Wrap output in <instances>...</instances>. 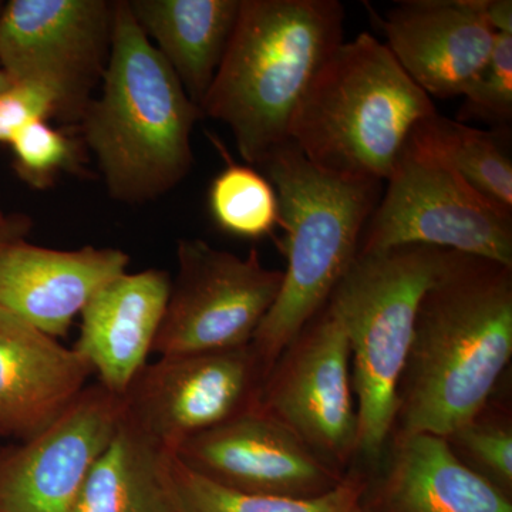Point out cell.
Masks as SVG:
<instances>
[{
	"mask_svg": "<svg viewBox=\"0 0 512 512\" xmlns=\"http://www.w3.org/2000/svg\"><path fill=\"white\" fill-rule=\"evenodd\" d=\"M511 357L512 266L448 252L417 311L393 433L447 439L493 399Z\"/></svg>",
	"mask_w": 512,
	"mask_h": 512,
	"instance_id": "1",
	"label": "cell"
},
{
	"mask_svg": "<svg viewBox=\"0 0 512 512\" xmlns=\"http://www.w3.org/2000/svg\"><path fill=\"white\" fill-rule=\"evenodd\" d=\"M201 119L127 0H117L109 63L79 123L110 198L147 204L183 183L194 164L192 130Z\"/></svg>",
	"mask_w": 512,
	"mask_h": 512,
	"instance_id": "2",
	"label": "cell"
},
{
	"mask_svg": "<svg viewBox=\"0 0 512 512\" xmlns=\"http://www.w3.org/2000/svg\"><path fill=\"white\" fill-rule=\"evenodd\" d=\"M343 23L338 0H241L201 111L231 130L251 167H262L291 141L293 116L342 45Z\"/></svg>",
	"mask_w": 512,
	"mask_h": 512,
	"instance_id": "3",
	"label": "cell"
},
{
	"mask_svg": "<svg viewBox=\"0 0 512 512\" xmlns=\"http://www.w3.org/2000/svg\"><path fill=\"white\" fill-rule=\"evenodd\" d=\"M377 37L343 40L293 116L289 140L340 180L384 183L419 121L436 114Z\"/></svg>",
	"mask_w": 512,
	"mask_h": 512,
	"instance_id": "4",
	"label": "cell"
},
{
	"mask_svg": "<svg viewBox=\"0 0 512 512\" xmlns=\"http://www.w3.org/2000/svg\"><path fill=\"white\" fill-rule=\"evenodd\" d=\"M262 168L278 197L286 256L278 298L251 342L266 377L286 346L325 308L355 261L382 184L323 173L292 141Z\"/></svg>",
	"mask_w": 512,
	"mask_h": 512,
	"instance_id": "5",
	"label": "cell"
},
{
	"mask_svg": "<svg viewBox=\"0 0 512 512\" xmlns=\"http://www.w3.org/2000/svg\"><path fill=\"white\" fill-rule=\"evenodd\" d=\"M448 249L429 245L359 251L330 295L350 346L356 397L357 456L377 464L392 439L397 389L424 293L446 262Z\"/></svg>",
	"mask_w": 512,
	"mask_h": 512,
	"instance_id": "6",
	"label": "cell"
},
{
	"mask_svg": "<svg viewBox=\"0 0 512 512\" xmlns=\"http://www.w3.org/2000/svg\"><path fill=\"white\" fill-rule=\"evenodd\" d=\"M359 251L429 245L512 266V212L407 138Z\"/></svg>",
	"mask_w": 512,
	"mask_h": 512,
	"instance_id": "7",
	"label": "cell"
},
{
	"mask_svg": "<svg viewBox=\"0 0 512 512\" xmlns=\"http://www.w3.org/2000/svg\"><path fill=\"white\" fill-rule=\"evenodd\" d=\"M114 10L111 0H10L0 12V69L43 87L55 117L79 126L109 63Z\"/></svg>",
	"mask_w": 512,
	"mask_h": 512,
	"instance_id": "8",
	"label": "cell"
},
{
	"mask_svg": "<svg viewBox=\"0 0 512 512\" xmlns=\"http://www.w3.org/2000/svg\"><path fill=\"white\" fill-rule=\"evenodd\" d=\"M177 262L153 355H194L251 345L278 298L282 271L266 268L258 249L239 256L202 239H180Z\"/></svg>",
	"mask_w": 512,
	"mask_h": 512,
	"instance_id": "9",
	"label": "cell"
},
{
	"mask_svg": "<svg viewBox=\"0 0 512 512\" xmlns=\"http://www.w3.org/2000/svg\"><path fill=\"white\" fill-rule=\"evenodd\" d=\"M259 407L340 473L357 456V412L345 326L326 303L265 377Z\"/></svg>",
	"mask_w": 512,
	"mask_h": 512,
	"instance_id": "10",
	"label": "cell"
},
{
	"mask_svg": "<svg viewBox=\"0 0 512 512\" xmlns=\"http://www.w3.org/2000/svg\"><path fill=\"white\" fill-rule=\"evenodd\" d=\"M264 380L251 345L160 356L120 397L121 419L174 454L185 441L255 407Z\"/></svg>",
	"mask_w": 512,
	"mask_h": 512,
	"instance_id": "11",
	"label": "cell"
},
{
	"mask_svg": "<svg viewBox=\"0 0 512 512\" xmlns=\"http://www.w3.org/2000/svg\"><path fill=\"white\" fill-rule=\"evenodd\" d=\"M121 399L87 386L45 430L0 450V512H74L84 481L113 439Z\"/></svg>",
	"mask_w": 512,
	"mask_h": 512,
	"instance_id": "12",
	"label": "cell"
},
{
	"mask_svg": "<svg viewBox=\"0 0 512 512\" xmlns=\"http://www.w3.org/2000/svg\"><path fill=\"white\" fill-rule=\"evenodd\" d=\"M174 456L192 473L242 494L315 498L346 476L259 404L185 441Z\"/></svg>",
	"mask_w": 512,
	"mask_h": 512,
	"instance_id": "13",
	"label": "cell"
},
{
	"mask_svg": "<svg viewBox=\"0 0 512 512\" xmlns=\"http://www.w3.org/2000/svg\"><path fill=\"white\" fill-rule=\"evenodd\" d=\"M384 45L427 96H463L495 43L483 0H406L380 20Z\"/></svg>",
	"mask_w": 512,
	"mask_h": 512,
	"instance_id": "14",
	"label": "cell"
},
{
	"mask_svg": "<svg viewBox=\"0 0 512 512\" xmlns=\"http://www.w3.org/2000/svg\"><path fill=\"white\" fill-rule=\"evenodd\" d=\"M128 264L130 256L117 248L62 251L16 239L0 248V306L64 338L90 299L126 274Z\"/></svg>",
	"mask_w": 512,
	"mask_h": 512,
	"instance_id": "15",
	"label": "cell"
},
{
	"mask_svg": "<svg viewBox=\"0 0 512 512\" xmlns=\"http://www.w3.org/2000/svg\"><path fill=\"white\" fill-rule=\"evenodd\" d=\"M92 375L74 348L0 306V437L20 443L45 430Z\"/></svg>",
	"mask_w": 512,
	"mask_h": 512,
	"instance_id": "16",
	"label": "cell"
},
{
	"mask_svg": "<svg viewBox=\"0 0 512 512\" xmlns=\"http://www.w3.org/2000/svg\"><path fill=\"white\" fill-rule=\"evenodd\" d=\"M170 286L164 269L126 272L101 288L80 313L73 348L114 396H123L150 362Z\"/></svg>",
	"mask_w": 512,
	"mask_h": 512,
	"instance_id": "17",
	"label": "cell"
},
{
	"mask_svg": "<svg viewBox=\"0 0 512 512\" xmlns=\"http://www.w3.org/2000/svg\"><path fill=\"white\" fill-rule=\"evenodd\" d=\"M392 437L382 474L360 498L363 512H512V498L464 466L443 437Z\"/></svg>",
	"mask_w": 512,
	"mask_h": 512,
	"instance_id": "18",
	"label": "cell"
},
{
	"mask_svg": "<svg viewBox=\"0 0 512 512\" xmlns=\"http://www.w3.org/2000/svg\"><path fill=\"white\" fill-rule=\"evenodd\" d=\"M134 19L201 109L235 25L241 0H127Z\"/></svg>",
	"mask_w": 512,
	"mask_h": 512,
	"instance_id": "19",
	"label": "cell"
},
{
	"mask_svg": "<svg viewBox=\"0 0 512 512\" xmlns=\"http://www.w3.org/2000/svg\"><path fill=\"white\" fill-rule=\"evenodd\" d=\"M171 454L121 419L84 481L74 512H175Z\"/></svg>",
	"mask_w": 512,
	"mask_h": 512,
	"instance_id": "20",
	"label": "cell"
},
{
	"mask_svg": "<svg viewBox=\"0 0 512 512\" xmlns=\"http://www.w3.org/2000/svg\"><path fill=\"white\" fill-rule=\"evenodd\" d=\"M409 140L429 151L485 200L512 212V163L494 133L439 113L416 124Z\"/></svg>",
	"mask_w": 512,
	"mask_h": 512,
	"instance_id": "21",
	"label": "cell"
},
{
	"mask_svg": "<svg viewBox=\"0 0 512 512\" xmlns=\"http://www.w3.org/2000/svg\"><path fill=\"white\" fill-rule=\"evenodd\" d=\"M175 512H352L365 493L367 478L348 471L342 483L315 498L237 493L192 473L171 454L168 460Z\"/></svg>",
	"mask_w": 512,
	"mask_h": 512,
	"instance_id": "22",
	"label": "cell"
},
{
	"mask_svg": "<svg viewBox=\"0 0 512 512\" xmlns=\"http://www.w3.org/2000/svg\"><path fill=\"white\" fill-rule=\"evenodd\" d=\"M228 165L211 183L208 202L218 227L239 238L268 237L281 224L274 185L251 165Z\"/></svg>",
	"mask_w": 512,
	"mask_h": 512,
	"instance_id": "23",
	"label": "cell"
},
{
	"mask_svg": "<svg viewBox=\"0 0 512 512\" xmlns=\"http://www.w3.org/2000/svg\"><path fill=\"white\" fill-rule=\"evenodd\" d=\"M454 456L512 498V419L510 407L490 402L446 439Z\"/></svg>",
	"mask_w": 512,
	"mask_h": 512,
	"instance_id": "24",
	"label": "cell"
},
{
	"mask_svg": "<svg viewBox=\"0 0 512 512\" xmlns=\"http://www.w3.org/2000/svg\"><path fill=\"white\" fill-rule=\"evenodd\" d=\"M16 174L36 190L52 187L63 173L79 170L82 148L63 131L37 120L19 131L9 144Z\"/></svg>",
	"mask_w": 512,
	"mask_h": 512,
	"instance_id": "25",
	"label": "cell"
},
{
	"mask_svg": "<svg viewBox=\"0 0 512 512\" xmlns=\"http://www.w3.org/2000/svg\"><path fill=\"white\" fill-rule=\"evenodd\" d=\"M460 121L478 119L505 127L512 119V33H497L484 69L463 94Z\"/></svg>",
	"mask_w": 512,
	"mask_h": 512,
	"instance_id": "26",
	"label": "cell"
},
{
	"mask_svg": "<svg viewBox=\"0 0 512 512\" xmlns=\"http://www.w3.org/2000/svg\"><path fill=\"white\" fill-rule=\"evenodd\" d=\"M55 117V101L43 87L13 83L0 93V143L10 144L22 128Z\"/></svg>",
	"mask_w": 512,
	"mask_h": 512,
	"instance_id": "27",
	"label": "cell"
},
{
	"mask_svg": "<svg viewBox=\"0 0 512 512\" xmlns=\"http://www.w3.org/2000/svg\"><path fill=\"white\" fill-rule=\"evenodd\" d=\"M483 9L495 33H512L511 0H483Z\"/></svg>",
	"mask_w": 512,
	"mask_h": 512,
	"instance_id": "28",
	"label": "cell"
},
{
	"mask_svg": "<svg viewBox=\"0 0 512 512\" xmlns=\"http://www.w3.org/2000/svg\"><path fill=\"white\" fill-rule=\"evenodd\" d=\"M32 228V220L22 212L5 214L0 220V248L16 239L26 238Z\"/></svg>",
	"mask_w": 512,
	"mask_h": 512,
	"instance_id": "29",
	"label": "cell"
},
{
	"mask_svg": "<svg viewBox=\"0 0 512 512\" xmlns=\"http://www.w3.org/2000/svg\"><path fill=\"white\" fill-rule=\"evenodd\" d=\"M13 82L10 80V77L8 74L3 72L2 69H0V93L5 92L6 89H9L10 86H12Z\"/></svg>",
	"mask_w": 512,
	"mask_h": 512,
	"instance_id": "30",
	"label": "cell"
},
{
	"mask_svg": "<svg viewBox=\"0 0 512 512\" xmlns=\"http://www.w3.org/2000/svg\"><path fill=\"white\" fill-rule=\"evenodd\" d=\"M352 512H363L362 508H360V505L357 504L355 508H353Z\"/></svg>",
	"mask_w": 512,
	"mask_h": 512,
	"instance_id": "31",
	"label": "cell"
},
{
	"mask_svg": "<svg viewBox=\"0 0 512 512\" xmlns=\"http://www.w3.org/2000/svg\"><path fill=\"white\" fill-rule=\"evenodd\" d=\"M3 5H5V3H3V2H0V12H2V9H3Z\"/></svg>",
	"mask_w": 512,
	"mask_h": 512,
	"instance_id": "32",
	"label": "cell"
},
{
	"mask_svg": "<svg viewBox=\"0 0 512 512\" xmlns=\"http://www.w3.org/2000/svg\"><path fill=\"white\" fill-rule=\"evenodd\" d=\"M3 217H5V214H3L2 211H0V220H2Z\"/></svg>",
	"mask_w": 512,
	"mask_h": 512,
	"instance_id": "33",
	"label": "cell"
}]
</instances>
